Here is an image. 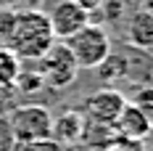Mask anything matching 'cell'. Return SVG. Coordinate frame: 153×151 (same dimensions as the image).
Segmentation results:
<instances>
[{"label":"cell","instance_id":"obj_1","mask_svg":"<svg viewBox=\"0 0 153 151\" xmlns=\"http://www.w3.org/2000/svg\"><path fill=\"white\" fill-rule=\"evenodd\" d=\"M53 43H56V37L50 32L48 14L37 11V8L34 11H13V24H11L3 45L19 61L21 59L37 61Z\"/></svg>","mask_w":153,"mask_h":151},{"label":"cell","instance_id":"obj_2","mask_svg":"<svg viewBox=\"0 0 153 151\" xmlns=\"http://www.w3.org/2000/svg\"><path fill=\"white\" fill-rule=\"evenodd\" d=\"M13 143H42L53 140V114L40 104L16 106L8 117Z\"/></svg>","mask_w":153,"mask_h":151},{"label":"cell","instance_id":"obj_3","mask_svg":"<svg viewBox=\"0 0 153 151\" xmlns=\"http://www.w3.org/2000/svg\"><path fill=\"white\" fill-rule=\"evenodd\" d=\"M61 43H66V48L74 56L79 69H98L111 56V40H108L106 29L98 24L82 27L79 32H74L71 37H66Z\"/></svg>","mask_w":153,"mask_h":151},{"label":"cell","instance_id":"obj_4","mask_svg":"<svg viewBox=\"0 0 153 151\" xmlns=\"http://www.w3.org/2000/svg\"><path fill=\"white\" fill-rule=\"evenodd\" d=\"M37 72L42 77V82L61 90V88H69L76 82V74H79V66H76L74 56L69 53L66 43H53L45 53L37 59Z\"/></svg>","mask_w":153,"mask_h":151},{"label":"cell","instance_id":"obj_5","mask_svg":"<svg viewBox=\"0 0 153 151\" xmlns=\"http://www.w3.org/2000/svg\"><path fill=\"white\" fill-rule=\"evenodd\" d=\"M48 21H50L53 37L66 40L74 32H79L82 27L90 24V14H87V5H82L79 0H58L56 8L48 14Z\"/></svg>","mask_w":153,"mask_h":151},{"label":"cell","instance_id":"obj_6","mask_svg":"<svg viewBox=\"0 0 153 151\" xmlns=\"http://www.w3.org/2000/svg\"><path fill=\"white\" fill-rule=\"evenodd\" d=\"M124 106H127V98L122 93L106 88V90H98L92 95H87L85 109H82V117L87 122H98V125H111L114 127V122L119 119Z\"/></svg>","mask_w":153,"mask_h":151},{"label":"cell","instance_id":"obj_7","mask_svg":"<svg viewBox=\"0 0 153 151\" xmlns=\"http://www.w3.org/2000/svg\"><path fill=\"white\" fill-rule=\"evenodd\" d=\"M114 130H116V135L119 138H127V140H145V138L151 135V122L148 117L140 111L135 104H127L122 109V114H119V119L114 122Z\"/></svg>","mask_w":153,"mask_h":151},{"label":"cell","instance_id":"obj_8","mask_svg":"<svg viewBox=\"0 0 153 151\" xmlns=\"http://www.w3.org/2000/svg\"><path fill=\"white\" fill-rule=\"evenodd\" d=\"M85 130V117L82 111H63L58 117H53V143H63V146H71L82 138Z\"/></svg>","mask_w":153,"mask_h":151},{"label":"cell","instance_id":"obj_9","mask_svg":"<svg viewBox=\"0 0 153 151\" xmlns=\"http://www.w3.org/2000/svg\"><path fill=\"white\" fill-rule=\"evenodd\" d=\"M129 40L137 48H153V11H137L132 16Z\"/></svg>","mask_w":153,"mask_h":151},{"label":"cell","instance_id":"obj_10","mask_svg":"<svg viewBox=\"0 0 153 151\" xmlns=\"http://www.w3.org/2000/svg\"><path fill=\"white\" fill-rule=\"evenodd\" d=\"M19 72H21V61L5 45H0V90H13Z\"/></svg>","mask_w":153,"mask_h":151},{"label":"cell","instance_id":"obj_11","mask_svg":"<svg viewBox=\"0 0 153 151\" xmlns=\"http://www.w3.org/2000/svg\"><path fill=\"white\" fill-rule=\"evenodd\" d=\"M16 90H21V93H37L40 88H45V82H42V77H40V72L34 69V72H29V69H21L19 72V77H16V85H13Z\"/></svg>","mask_w":153,"mask_h":151},{"label":"cell","instance_id":"obj_12","mask_svg":"<svg viewBox=\"0 0 153 151\" xmlns=\"http://www.w3.org/2000/svg\"><path fill=\"white\" fill-rule=\"evenodd\" d=\"M132 104L148 117V122H151V127H153V88H143V90H137V95H135Z\"/></svg>","mask_w":153,"mask_h":151},{"label":"cell","instance_id":"obj_13","mask_svg":"<svg viewBox=\"0 0 153 151\" xmlns=\"http://www.w3.org/2000/svg\"><path fill=\"white\" fill-rule=\"evenodd\" d=\"M95 151H143V143L140 140H127V138H116L111 146L106 149H95Z\"/></svg>","mask_w":153,"mask_h":151},{"label":"cell","instance_id":"obj_14","mask_svg":"<svg viewBox=\"0 0 153 151\" xmlns=\"http://www.w3.org/2000/svg\"><path fill=\"white\" fill-rule=\"evenodd\" d=\"M11 24H13V11L11 8H0V43H5Z\"/></svg>","mask_w":153,"mask_h":151},{"label":"cell","instance_id":"obj_15","mask_svg":"<svg viewBox=\"0 0 153 151\" xmlns=\"http://www.w3.org/2000/svg\"><path fill=\"white\" fill-rule=\"evenodd\" d=\"M40 0H8V8L11 11H34Z\"/></svg>","mask_w":153,"mask_h":151},{"label":"cell","instance_id":"obj_16","mask_svg":"<svg viewBox=\"0 0 153 151\" xmlns=\"http://www.w3.org/2000/svg\"><path fill=\"white\" fill-rule=\"evenodd\" d=\"M151 151H153V149H151Z\"/></svg>","mask_w":153,"mask_h":151}]
</instances>
